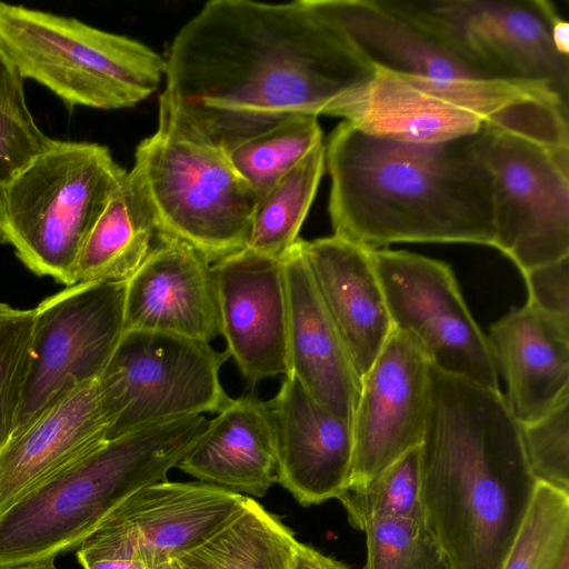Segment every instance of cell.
Returning a JSON list of instances; mask_svg holds the SVG:
<instances>
[{
  "mask_svg": "<svg viewBox=\"0 0 569 569\" xmlns=\"http://www.w3.org/2000/svg\"><path fill=\"white\" fill-rule=\"evenodd\" d=\"M157 237L151 212L127 171L81 247L74 267L76 283L128 280Z\"/></svg>",
  "mask_w": 569,
  "mask_h": 569,
  "instance_id": "obj_25",
  "label": "cell"
},
{
  "mask_svg": "<svg viewBox=\"0 0 569 569\" xmlns=\"http://www.w3.org/2000/svg\"><path fill=\"white\" fill-rule=\"evenodd\" d=\"M557 569H569V550L562 555Z\"/></svg>",
  "mask_w": 569,
  "mask_h": 569,
  "instance_id": "obj_42",
  "label": "cell"
},
{
  "mask_svg": "<svg viewBox=\"0 0 569 569\" xmlns=\"http://www.w3.org/2000/svg\"><path fill=\"white\" fill-rule=\"evenodd\" d=\"M147 568L148 569H172V561H171V559L160 560L158 562L147 566Z\"/></svg>",
  "mask_w": 569,
  "mask_h": 569,
  "instance_id": "obj_41",
  "label": "cell"
},
{
  "mask_svg": "<svg viewBox=\"0 0 569 569\" xmlns=\"http://www.w3.org/2000/svg\"><path fill=\"white\" fill-rule=\"evenodd\" d=\"M124 292L126 281L79 282L33 308V360L16 428L101 377L126 330Z\"/></svg>",
  "mask_w": 569,
  "mask_h": 569,
  "instance_id": "obj_13",
  "label": "cell"
},
{
  "mask_svg": "<svg viewBox=\"0 0 569 569\" xmlns=\"http://www.w3.org/2000/svg\"><path fill=\"white\" fill-rule=\"evenodd\" d=\"M267 403L274 429L277 482L302 506L337 498L350 480L352 420L319 405L290 372Z\"/></svg>",
  "mask_w": 569,
  "mask_h": 569,
  "instance_id": "obj_16",
  "label": "cell"
},
{
  "mask_svg": "<svg viewBox=\"0 0 569 569\" xmlns=\"http://www.w3.org/2000/svg\"><path fill=\"white\" fill-rule=\"evenodd\" d=\"M12 307H10L8 303H4V302L0 301V311H6V310H9Z\"/></svg>",
  "mask_w": 569,
  "mask_h": 569,
  "instance_id": "obj_43",
  "label": "cell"
},
{
  "mask_svg": "<svg viewBox=\"0 0 569 569\" xmlns=\"http://www.w3.org/2000/svg\"><path fill=\"white\" fill-rule=\"evenodd\" d=\"M569 550V495L537 483L501 569H557Z\"/></svg>",
  "mask_w": 569,
  "mask_h": 569,
  "instance_id": "obj_29",
  "label": "cell"
},
{
  "mask_svg": "<svg viewBox=\"0 0 569 569\" xmlns=\"http://www.w3.org/2000/svg\"><path fill=\"white\" fill-rule=\"evenodd\" d=\"M34 309L0 311V448L13 433L33 360Z\"/></svg>",
  "mask_w": 569,
  "mask_h": 569,
  "instance_id": "obj_32",
  "label": "cell"
},
{
  "mask_svg": "<svg viewBox=\"0 0 569 569\" xmlns=\"http://www.w3.org/2000/svg\"><path fill=\"white\" fill-rule=\"evenodd\" d=\"M302 249L323 302L362 378L392 330L371 250L333 234L302 239Z\"/></svg>",
  "mask_w": 569,
  "mask_h": 569,
  "instance_id": "obj_20",
  "label": "cell"
},
{
  "mask_svg": "<svg viewBox=\"0 0 569 569\" xmlns=\"http://www.w3.org/2000/svg\"><path fill=\"white\" fill-rule=\"evenodd\" d=\"M377 70L398 74L480 116L486 124L546 139L568 108L539 84L487 77L396 11L389 0H311Z\"/></svg>",
  "mask_w": 569,
  "mask_h": 569,
  "instance_id": "obj_5",
  "label": "cell"
},
{
  "mask_svg": "<svg viewBox=\"0 0 569 569\" xmlns=\"http://www.w3.org/2000/svg\"><path fill=\"white\" fill-rule=\"evenodd\" d=\"M23 82V78H18L0 88V188L16 178L53 141L33 119Z\"/></svg>",
  "mask_w": 569,
  "mask_h": 569,
  "instance_id": "obj_33",
  "label": "cell"
},
{
  "mask_svg": "<svg viewBox=\"0 0 569 569\" xmlns=\"http://www.w3.org/2000/svg\"><path fill=\"white\" fill-rule=\"evenodd\" d=\"M493 247L522 272L569 257V147L483 127Z\"/></svg>",
  "mask_w": 569,
  "mask_h": 569,
  "instance_id": "obj_11",
  "label": "cell"
},
{
  "mask_svg": "<svg viewBox=\"0 0 569 569\" xmlns=\"http://www.w3.org/2000/svg\"><path fill=\"white\" fill-rule=\"evenodd\" d=\"M280 259L288 309V372L319 405L352 420L361 378L318 290L302 239Z\"/></svg>",
  "mask_w": 569,
  "mask_h": 569,
  "instance_id": "obj_19",
  "label": "cell"
},
{
  "mask_svg": "<svg viewBox=\"0 0 569 569\" xmlns=\"http://www.w3.org/2000/svg\"><path fill=\"white\" fill-rule=\"evenodd\" d=\"M430 361L392 328L361 378L352 416L353 460L348 487H362L422 442L430 399Z\"/></svg>",
  "mask_w": 569,
  "mask_h": 569,
  "instance_id": "obj_14",
  "label": "cell"
},
{
  "mask_svg": "<svg viewBox=\"0 0 569 569\" xmlns=\"http://www.w3.org/2000/svg\"><path fill=\"white\" fill-rule=\"evenodd\" d=\"M337 499L359 529L378 518L423 517L420 497V449L410 450L362 487H347Z\"/></svg>",
  "mask_w": 569,
  "mask_h": 569,
  "instance_id": "obj_30",
  "label": "cell"
},
{
  "mask_svg": "<svg viewBox=\"0 0 569 569\" xmlns=\"http://www.w3.org/2000/svg\"><path fill=\"white\" fill-rule=\"evenodd\" d=\"M229 358L207 341L124 330L99 378L112 416L109 439L157 422L219 412L231 399L220 380Z\"/></svg>",
  "mask_w": 569,
  "mask_h": 569,
  "instance_id": "obj_10",
  "label": "cell"
},
{
  "mask_svg": "<svg viewBox=\"0 0 569 569\" xmlns=\"http://www.w3.org/2000/svg\"><path fill=\"white\" fill-rule=\"evenodd\" d=\"M322 142L318 117L303 116L280 123L224 152L260 201L291 168Z\"/></svg>",
  "mask_w": 569,
  "mask_h": 569,
  "instance_id": "obj_28",
  "label": "cell"
},
{
  "mask_svg": "<svg viewBox=\"0 0 569 569\" xmlns=\"http://www.w3.org/2000/svg\"><path fill=\"white\" fill-rule=\"evenodd\" d=\"M248 497L197 481H159L134 492L110 516L136 538L146 566L198 547L224 528Z\"/></svg>",
  "mask_w": 569,
  "mask_h": 569,
  "instance_id": "obj_21",
  "label": "cell"
},
{
  "mask_svg": "<svg viewBox=\"0 0 569 569\" xmlns=\"http://www.w3.org/2000/svg\"><path fill=\"white\" fill-rule=\"evenodd\" d=\"M291 569H350L345 563L326 556L297 540Z\"/></svg>",
  "mask_w": 569,
  "mask_h": 569,
  "instance_id": "obj_37",
  "label": "cell"
},
{
  "mask_svg": "<svg viewBox=\"0 0 569 569\" xmlns=\"http://www.w3.org/2000/svg\"><path fill=\"white\" fill-rule=\"evenodd\" d=\"M370 253L392 328L410 337L438 369L499 389L487 337L450 267L405 250Z\"/></svg>",
  "mask_w": 569,
  "mask_h": 569,
  "instance_id": "obj_12",
  "label": "cell"
},
{
  "mask_svg": "<svg viewBox=\"0 0 569 569\" xmlns=\"http://www.w3.org/2000/svg\"><path fill=\"white\" fill-rule=\"evenodd\" d=\"M362 531L367 538L363 569H452L425 517L378 518Z\"/></svg>",
  "mask_w": 569,
  "mask_h": 569,
  "instance_id": "obj_31",
  "label": "cell"
},
{
  "mask_svg": "<svg viewBox=\"0 0 569 569\" xmlns=\"http://www.w3.org/2000/svg\"><path fill=\"white\" fill-rule=\"evenodd\" d=\"M130 172L158 236L210 262L246 247L259 200L223 150L158 126L137 146Z\"/></svg>",
  "mask_w": 569,
  "mask_h": 569,
  "instance_id": "obj_8",
  "label": "cell"
},
{
  "mask_svg": "<svg viewBox=\"0 0 569 569\" xmlns=\"http://www.w3.org/2000/svg\"><path fill=\"white\" fill-rule=\"evenodd\" d=\"M325 162L333 236L370 250L396 242L493 247L483 128L417 144L370 136L342 121L325 143Z\"/></svg>",
  "mask_w": 569,
  "mask_h": 569,
  "instance_id": "obj_3",
  "label": "cell"
},
{
  "mask_svg": "<svg viewBox=\"0 0 569 569\" xmlns=\"http://www.w3.org/2000/svg\"><path fill=\"white\" fill-rule=\"evenodd\" d=\"M124 328L207 342L220 336L212 262L181 241L158 236L126 280Z\"/></svg>",
  "mask_w": 569,
  "mask_h": 569,
  "instance_id": "obj_17",
  "label": "cell"
},
{
  "mask_svg": "<svg viewBox=\"0 0 569 569\" xmlns=\"http://www.w3.org/2000/svg\"><path fill=\"white\" fill-rule=\"evenodd\" d=\"M528 303L569 331V257L522 272Z\"/></svg>",
  "mask_w": 569,
  "mask_h": 569,
  "instance_id": "obj_36",
  "label": "cell"
},
{
  "mask_svg": "<svg viewBox=\"0 0 569 569\" xmlns=\"http://www.w3.org/2000/svg\"><path fill=\"white\" fill-rule=\"evenodd\" d=\"M326 167L325 142L315 147L259 201L244 248L280 257L299 239V231Z\"/></svg>",
  "mask_w": 569,
  "mask_h": 569,
  "instance_id": "obj_27",
  "label": "cell"
},
{
  "mask_svg": "<svg viewBox=\"0 0 569 569\" xmlns=\"http://www.w3.org/2000/svg\"><path fill=\"white\" fill-rule=\"evenodd\" d=\"M390 6L480 73L547 87L566 104L569 58L551 39L546 0H389Z\"/></svg>",
  "mask_w": 569,
  "mask_h": 569,
  "instance_id": "obj_9",
  "label": "cell"
},
{
  "mask_svg": "<svg viewBox=\"0 0 569 569\" xmlns=\"http://www.w3.org/2000/svg\"><path fill=\"white\" fill-rule=\"evenodd\" d=\"M158 126L223 151L326 114L375 68L311 0H210L176 33Z\"/></svg>",
  "mask_w": 569,
  "mask_h": 569,
  "instance_id": "obj_1",
  "label": "cell"
},
{
  "mask_svg": "<svg viewBox=\"0 0 569 569\" xmlns=\"http://www.w3.org/2000/svg\"><path fill=\"white\" fill-rule=\"evenodd\" d=\"M177 468L201 482L262 498L277 482L276 438L267 401L231 398L208 420Z\"/></svg>",
  "mask_w": 569,
  "mask_h": 569,
  "instance_id": "obj_24",
  "label": "cell"
},
{
  "mask_svg": "<svg viewBox=\"0 0 569 569\" xmlns=\"http://www.w3.org/2000/svg\"><path fill=\"white\" fill-rule=\"evenodd\" d=\"M423 517L452 569H501L537 480L503 395L430 363Z\"/></svg>",
  "mask_w": 569,
  "mask_h": 569,
  "instance_id": "obj_2",
  "label": "cell"
},
{
  "mask_svg": "<svg viewBox=\"0 0 569 569\" xmlns=\"http://www.w3.org/2000/svg\"><path fill=\"white\" fill-rule=\"evenodd\" d=\"M111 426L112 416L98 379L78 387L16 428L0 448V512L104 443Z\"/></svg>",
  "mask_w": 569,
  "mask_h": 569,
  "instance_id": "obj_18",
  "label": "cell"
},
{
  "mask_svg": "<svg viewBox=\"0 0 569 569\" xmlns=\"http://www.w3.org/2000/svg\"><path fill=\"white\" fill-rule=\"evenodd\" d=\"M126 172L103 144L53 139L0 188V243L32 273L76 284L81 247Z\"/></svg>",
  "mask_w": 569,
  "mask_h": 569,
  "instance_id": "obj_6",
  "label": "cell"
},
{
  "mask_svg": "<svg viewBox=\"0 0 569 569\" xmlns=\"http://www.w3.org/2000/svg\"><path fill=\"white\" fill-rule=\"evenodd\" d=\"M296 542L290 528L248 498L219 532L174 556L172 569H291Z\"/></svg>",
  "mask_w": 569,
  "mask_h": 569,
  "instance_id": "obj_26",
  "label": "cell"
},
{
  "mask_svg": "<svg viewBox=\"0 0 569 569\" xmlns=\"http://www.w3.org/2000/svg\"><path fill=\"white\" fill-rule=\"evenodd\" d=\"M22 78L0 43V88Z\"/></svg>",
  "mask_w": 569,
  "mask_h": 569,
  "instance_id": "obj_39",
  "label": "cell"
},
{
  "mask_svg": "<svg viewBox=\"0 0 569 569\" xmlns=\"http://www.w3.org/2000/svg\"><path fill=\"white\" fill-rule=\"evenodd\" d=\"M220 336L250 385L288 372L287 293L280 257L243 248L212 262Z\"/></svg>",
  "mask_w": 569,
  "mask_h": 569,
  "instance_id": "obj_15",
  "label": "cell"
},
{
  "mask_svg": "<svg viewBox=\"0 0 569 569\" xmlns=\"http://www.w3.org/2000/svg\"><path fill=\"white\" fill-rule=\"evenodd\" d=\"M0 569H59L54 560H48L42 562H33V563H27V565H20V566H6L0 567Z\"/></svg>",
  "mask_w": 569,
  "mask_h": 569,
  "instance_id": "obj_40",
  "label": "cell"
},
{
  "mask_svg": "<svg viewBox=\"0 0 569 569\" xmlns=\"http://www.w3.org/2000/svg\"><path fill=\"white\" fill-rule=\"evenodd\" d=\"M486 337L519 423L541 418L569 391V331L530 303L492 323Z\"/></svg>",
  "mask_w": 569,
  "mask_h": 569,
  "instance_id": "obj_22",
  "label": "cell"
},
{
  "mask_svg": "<svg viewBox=\"0 0 569 569\" xmlns=\"http://www.w3.org/2000/svg\"><path fill=\"white\" fill-rule=\"evenodd\" d=\"M519 425L523 450L537 482L569 495V391L541 418Z\"/></svg>",
  "mask_w": 569,
  "mask_h": 569,
  "instance_id": "obj_34",
  "label": "cell"
},
{
  "mask_svg": "<svg viewBox=\"0 0 569 569\" xmlns=\"http://www.w3.org/2000/svg\"><path fill=\"white\" fill-rule=\"evenodd\" d=\"M76 550L83 569H148L132 532L112 518Z\"/></svg>",
  "mask_w": 569,
  "mask_h": 569,
  "instance_id": "obj_35",
  "label": "cell"
},
{
  "mask_svg": "<svg viewBox=\"0 0 569 569\" xmlns=\"http://www.w3.org/2000/svg\"><path fill=\"white\" fill-rule=\"evenodd\" d=\"M0 43L24 80L70 108H130L164 79V58L144 43L21 4L0 2Z\"/></svg>",
  "mask_w": 569,
  "mask_h": 569,
  "instance_id": "obj_7",
  "label": "cell"
},
{
  "mask_svg": "<svg viewBox=\"0 0 569 569\" xmlns=\"http://www.w3.org/2000/svg\"><path fill=\"white\" fill-rule=\"evenodd\" d=\"M326 114L343 118L370 136L417 144L469 137L486 124L477 113L377 69L369 81L338 100Z\"/></svg>",
  "mask_w": 569,
  "mask_h": 569,
  "instance_id": "obj_23",
  "label": "cell"
},
{
  "mask_svg": "<svg viewBox=\"0 0 569 569\" xmlns=\"http://www.w3.org/2000/svg\"><path fill=\"white\" fill-rule=\"evenodd\" d=\"M207 423L192 415L121 433L24 492L0 512V567L77 549L126 499L166 480Z\"/></svg>",
  "mask_w": 569,
  "mask_h": 569,
  "instance_id": "obj_4",
  "label": "cell"
},
{
  "mask_svg": "<svg viewBox=\"0 0 569 569\" xmlns=\"http://www.w3.org/2000/svg\"><path fill=\"white\" fill-rule=\"evenodd\" d=\"M551 39L556 50L569 58V24L558 11L551 21Z\"/></svg>",
  "mask_w": 569,
  "mask_h": 569,
  "instance_id": "obj_38",
  "label": "cell"
}]
</instances>
